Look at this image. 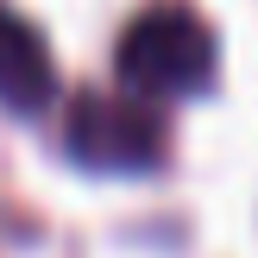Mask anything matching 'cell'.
Wrapping results in <instances>:
<instances>
[{
  "label": "cell",
  "instance_id": "obj_1",
  "mask_svg": "<svg viewBox=\"0 0 258 258\" xmlns=\"http://www.w3.org/2000/svg\"><path fill=\"white\" fill-rule=\"evenodd\" d=\"M113 70L133 95H202L221 70V44L189 0H158L126 19L113 44Z\"/></svg>",
  "mask_w": 258,
  "mask_h": 258
},
{
  "label": "cell",
  "instance_id": "obj_2",
  "mask_svg": "<svg viewBox=\"0 0 258 258\" xmlns=\"http://www.w3.org/2000/svg\"><path fill=\"white\" fill-rule=\"evenodd\" d=\"M63 151L82 170L101 176H139L164 164V120L139 95H76L63 120Z\"/></svg>",
  "mask_w": 258,
  "mask_h": 258
},
{
  "label": "cell",
  "instance_id": "obj_3",
  "mask_svg": "<svg viewBox=\"0 0 258 258\" xmlns=\"http://www.w3.org/2000/svg\"><path fill=\"white\" fill-rule=\"evenodd\" d=\"M57 88V70H50V50L19 13L0 7V107L13 113H38Z\"/></svg>",
  "mask_w": 258,
  "mask_h": 258
}]
</instances>
